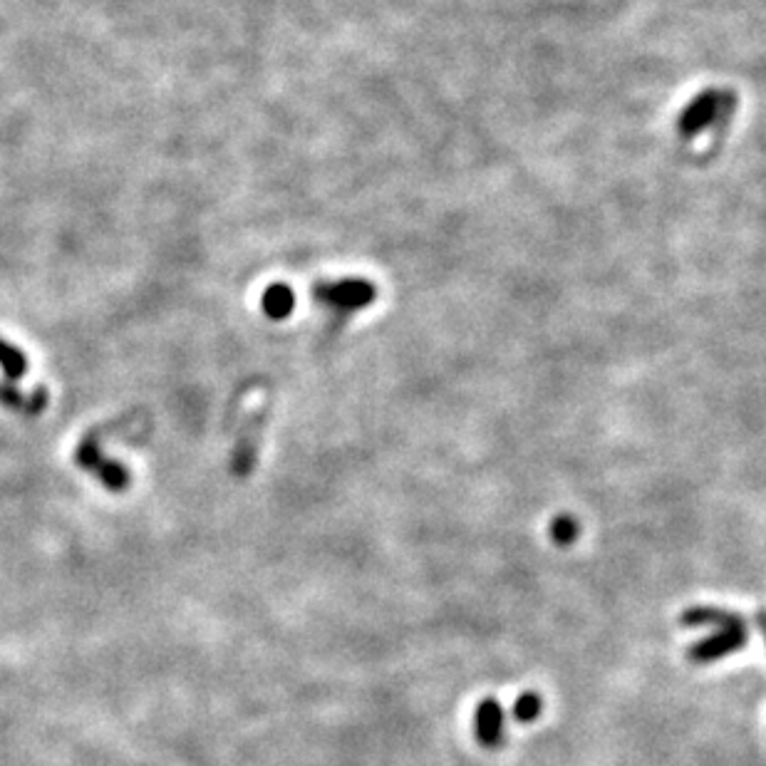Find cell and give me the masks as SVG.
<instances>
[{
    "label": "cell",
    "instance_id": "cell-8",
    "mask_svg": "<svg viewBox=\"0 0 766 766\" xmlns=\"http://www.w3.org/2000/svg\"><path fill=\"white\" fill-rule=\"evenodd\" d=\"M0 402H3L5 407L23 410L28 417H35V414H40L48 407V392H45L43 387H38L33 395H23V392L15 390L13 382H5V385L0 382Z\"/></svg>",
    "mask_w": 766,
    "mask_h": 766
},
{
    "label": "cell",
    "instance_id": "cell-2",
    "mask_svg": "<svg viewBox=\"0 0 766 766\" xmlns=\"http://www.w3.org/2000/svg\"><path fill=\"white\" fill-rule=\"evenodd\" d=\"M75 464L85 472H90L95 479H100L107 489L112 491H124L132 484V476H129L127 467L115 462V459L102 457L100 449V429H92L87 432V437L77 444L75 449Z\"/></svg>",
    "mask_w": 766,
    "mask_h": 766
},
{
    "label": "cell",
    "instance_id": "cell-12",
    "mask_svg": "<svg viewBox=\"0 0 766 766\" xmlns=\"http://www.w3.org/2000/svg\"><path fill=\"white\" fill-rule=\"evenodd\" d=\"M578 533H581V526H578V521L573 519V516L563 514L553 519L551 538L556 546H571V543H576Z\"/></svg>",
    "mask_w": 766,
    "mask_h": 766
},
{
    "label": "cell",
    "instance_id": "cell-11",
    "mask_svg": "<svg viewBox=\"0 0 766 766\" xmlns=\"http://www.w3.org/2000/svg\"><path fill=\"white\" fill-rule=\"evenodd\" d=\"M514 719L521 724H529V722H536L538 717H541L543 712V700L538 692H524V695L519 697V700L514 702Z\"/></svg>",
    "mask_w": 766,
    "mask_h": 766
},
{
    "label": "cell",
    "instance_id": "cell-5",
    "mask_svg": "<svg viewBox=\"0 0 766 766\" xmlns=\"http://www.w3.org/2000/svg\"><path fill=\"white\" fill-rule=\"evenodd\" d=\"M747 640H749L747 628L717 630L714 635H709V638L700 640L697 645H692V648L687 650V660H690L692 665H712V662L722 660V657L732 655V652L744 648Z\"/></svg>",
    "mask_w": 766,
    "mask_h": 766
},
{
    "label": "cell",
    "instance_id": "cell-1",
    "mask_svg": "<svg viewBox=\"0 0 766 766\" xmlns=\"http://www.w3.org/2000/svg\"><path fill=\"white\" fill-rule=\"evenodd\" d=\"M734 107H737V92L702 90L700 95L680 112L677 132H680L682 139H695L697 134L705 132L712 124H717V127L722 129L724 122H729V117L734 115Z\"/></svg>",
    "mask_w": 766,
    "mask_h": 766
},
{
    "label": "cell",
    "instance_id": "cell-7",
    "mask_svg": "<svg viewBox=\"0 0 766 766\" xmlns=\"http://www.w3.org/2000/svg\"><path fill=\"white\" fill-rule=\"evenodd\" d=\"M680 623L685 628H702V625H717L719 630L724 628H747V620L742 618L734 610H722V608H705V605H697V608L685 610L680 615Z\"/></svg>",
    "mask_w": 766,
    "mask_h": 766
},
{
    "label": "cell",
    "instance_id": "cell-3",
    "mask_svg": "<svg viewBox=\"0 0 766 766\" xmlns=\"http://www.w3.org/2000/svg\"><path fill=\"white\" fill-rule=\"evenodd\" d=\"M313 298L328 308L355 313L377 300V286L365 278H343V281H320L313 288Z\"/></svg>",
    "mask_w": 766,
    "mask_h": 766
},
{
    "label": "cell",
    "instance_id": "cell-9",
    "mask_svg": "<svg viewBox=\"0 0 766 766\" xmlns=\"http://www.w3.org/2000/svg\"><path fill=\"white\" fill-rule=\"evenodd\" d=\"M261 308H263V313H266L268 318H273V320L288 318V315H291L293 308H295L293 288L286 286V283H273V286H268L266 291H263Z\"/></svg>",
    "mask_w": 766,
    "mask_h": 766
},
{
    "label": "cell",
    "instance_id": "cell-6",
    "mask_svg": "<svg viewBox=\"0 0 766 766\" xmlns=\"http://www.w3.org/2000/svg\"><path fill=\"white\" fill-rule=\"evenodd\" d=\"M476 739L481 747L499 749L504 744V729H506V712L501 702L484 700L476 707Z\"/></svg>",
    "mask_w": 766,
    "mask_h": 766
},
{
    "label": "cell",
    "instance_id": "cell-4",
    "mask_svg": "<svg viewBox=\"0 0 766 766\" xmlns=\"http://www.w3.org/2000/svg\"><path fill=\"white\" fill-rule=\"evenodd\" d=\"M268 410H271V405L263 402L261 407L248 412L246 422H243L241 434H238L234 444V457H231V472H234L238 479H246V476L256 469L258 447H261L263 439L261 432L268 422Z\"/></svg>",
    "mask_w": 766,
    "mask_h": 766
},
{
    "label": "cell",
    "instance_id": "cell-10",
    "mask_svg": "<svg viewBox=\"0 0 766 766\" xmlns=\"http://www.w3.org/2000/svg\"><path fill=\"white\" fill-rule=\"evenodd\" d=\"M0 370L8 382H18L28 372V357L23 350L3 338H0Z\"/></svg>",
    "mask_w": 766,
    "mask_h": 766
}]
</instances>
